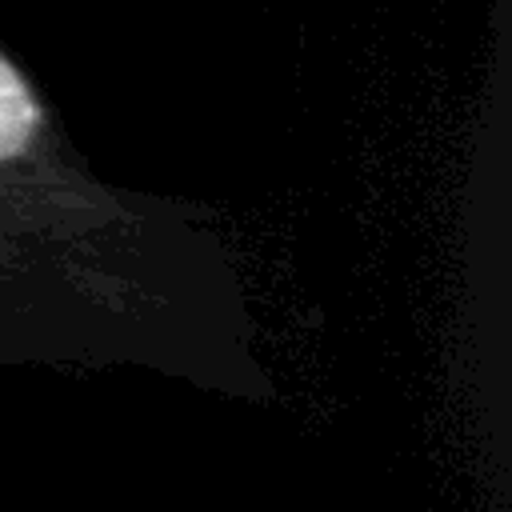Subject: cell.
Listing matches in <instances>:
<instances>
[{
	"label": "cell",
	"instance_id": "obj_1",
	"mask_svg": "<svg viewBox=\"0 0 512 512\" xmlns=\"http://www.w3.org/2000/svg\"><path fill=\"white\" fill-rule=\"evenodd\" d=\"M40 132V104L20 68L0 52V164L32 148Z\"/></svg>",
	"mask_w": 512,
	"mask_h": 512
}]
</instances>
